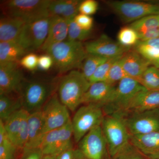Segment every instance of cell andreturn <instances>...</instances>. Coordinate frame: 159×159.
<instances>
[{
    "mask_svg": "<svg viewBox=\"0 0 159 159\" xmlns=\"http://www.w3.org/2000/svg\"><path fill=\"white\" fill-rule=\"evenodd\" d=\"M148 159H159V154L157 155L154 156L150 157L147 158Z\"/></svg>",
    "mask_w": 159,
    "mask_h": 159,
    "instance_id": "7dc6e473",
    "label": "cell"
},
{
    "mask_svg": "<svg viewBox=\"0 0 159 159\" xmlns=\"http://www.w3.org/2000/svg\"><path fill=\"white\" fill-rule=\"evenodd\" d=\"M130 142L147 158L159 154V130L139 135H130Z\"/></svg>",
    "mask_w": 159,
    "mask_h": 159,
    "instance_id": "44dd1931",
    "label": "cell"
},
{
    "mask_svg": "<svg viewBox=\"0 0 159 159\" xmlns=\"http://www.w3.org/2000/svg\"><path fill=\"white\" fill-rule=\"evenodd\" d=\"M78 144V149L85 159H104L108 152L101 125L90 131Z\"/></svg>",
    "mask_w": 159,
    "mask_h": 159,
    "instance_id": "4fadbf2b",
    "label": "cell"
},
{
    "mask_svg": "<svg viewBox=\"0 0 159 159\" xmlns=\"http://www.w3.org/2000/svg\"><path fill=\"white\" fill-rule=\"evenodd\" d=\"M39 57L33 53H29L24 56L20 61V65L29 71H33L38 65Z\"/></svg>",
    "mask_w": 159,
    "mask_h": 159,
    "instance_id": "74e56055",
    "label": "cell"
},
{
    "mask_svg": "<svg viewBox=\"0 0 159 159\" xmlns=\"http://www.w3.org/2000/svg\"><path fill=\"white\" fill-rule=\"evenodd\" d=\"M80 0H51L48 10L50 16H56L68 20L78 14Z\"/></svg>",
    "mask_w": 159,
    "mask_h": 159,
    "instance_id": "7402d4cb",
    "label": "cell"
},
{
    "mask_svg": "<svg viewBox=\"0 0 159 159\" xmlns=\"http://www.w3.org/2000/svg\"><path fill=\"white\" fill-rule=\"evenodd\" d=\"M46 52L52 57L60 74L81 69L88 54L81 42L68 39L53 45Z\"/></svg>",
    "mask_w": 159,
    "mask_h": 159,
    "instance_id": "6da1fadb",
    "label": "cell"
},
{
    "mask_svg": "<svg viewBox=\"0 0 159 159\" xmlns=\"http://www.w3.org/2000/svg\"><path fill=\"white\" fill-rule=\"evenodd\" d=\"M105 116L102 107L95 104H84L77 109L71 119L75 142L78 144L90 131L101 125Z\"/></svg>",
    "mask_w": 159,
    "mask_h": 159,
    "instance_id": "ba28073f",
    "label": "cell"
},
{
    "mask_svg": "<svg viewBox=\"0 0 159 159\" xmlns=\"http://www.w3.org/2000/svg\"><path fill=\"white\" fill-rule=\"evenodd\" d=\"M115 84L105 81L91 84L88 90L83 97L81 104H93L103 107L113 97L116 90Z\"/></svg>",
    "mask_w": 159,
    "mask_h": 159,
    "instance_id": "2e32d148",
    "label": "cell"
},
{
    "mask_svg": "<svg viewBox=\"0 0 159 159\" xmlns=\"http://www.w3.org/2000/svg\"><path fill=\"white\" fill-rule=\"evenodd\" d=\"M156 110H159V90L146 89L140 92L133 99L126 116L132 113Z\"/></svg>",
    "mask_w": 159,
    "mask_h": 159,
    "instance_id": "ffe728a7",
    "label": "cell"
},
{
    "mask_svg": "<svg viewBox=\"0 0 159 159\" xmlns=\"http://www.w3.org/2000/svg\"><path fill=\"white\" fill-rule=\"evenodd\" d=\"M133 48L152 64L154 65L159 58V37L145 41L139 40Z\"/></svg>",
    "mask_w": 159,
    "mask_h": 159,
    "instance_id": "d4e9b609",
    "label": "cell"
},
{
    "mask_svg": "<svg viewBox=\"0 0 159 159\" xmlns=\"http://www.w3.org/2000/svg\"><path fill=\"white\" fill-rule=\"evenodd\" d=\"M131 28L137 32L148 29H159V15H150L145 16L131 23Z\"/></svg>",
    "mask_w": 159,
    "mask_h": 159,
    "instance_id": "4dcf8cb0",
    "label": "cell"
},
{
    "mask_svg": "<svg viewBox=\"0 0 159 159\" xmlns=\"http://www.w3.org/2000/svg\"><path fill=\"white\" fill-rule=\"evenodd\" d=\"M82 155L77 149H74L73 147L64 151L57 156V159H80Z\"/></svg>",
    "mask_w": 159,
    "mask_h": 159,
    "instance_id": "b9f144b4",
    "label": "cell"
},
{
    "mask_svg": "<svg viewBox=\"0 0 159 159\" xmlns=\"http://www.w3.org/2000/svg\"><path fill=\"white\" fill-rule=\"evenodd\" d=\"M69 22L58 16H50L48 36L40 50L46 52L53 45L65 40L68 36Z\"/></svg>",
    "mask_w": 159,
    "mask_h": 159,
    "instance_id": "ac0fdd59",
    "label": "cell"
},
{
    "mask_svg": "<svg viewBox=\"0 0 159 159\" xmlns=\"http://www.w3.org/2000/svg\"><path fill=\"white\" fill-rule=\"evenodd\" d=\"M107 143L109 155L114 159L130 144V135L124 118L116 115L106 116L101 125Z\"/></svg>",
    "mask_w": 159,
    "mask_h": 159,
    "instance_id": "5b68a950",
    "label": "cell"
},
{
    "mask_svg": "<svg viewBox=\"0 0 159 159\" xmlns=\"http://www.w3.org/2000/svg\"><path fill=\"white\" fill-rule=\"evenodd\" d=\"M29 113L26 111L23 116L19 132L18 135L16 146L17 148L24 149L28 141L29 136L28 116Z\"/></svg>",
    "mask_w": 159,
    "mask_h": 159,
    "instance_id": "e575fe53",
    "label": "cell"
},
{
    "mask_svg": "<svg viewBox=\"0 0 159 159\" xmlns=\"http://www.w3.org/2000/svg\"><path fill=\"white\" fill-rule=\"evenodd\" d=\"M23 159H42L43 154L40 148H34L25 152Z\"/></svg>",
    "mask_w": 159,
    "mask_h": 159,
    "instance_id": "ee69618b",
    "label": "cell"
},
{
    "mask_svg": "<svg viewBox=\"0 0 159 159\" xmlns=\"http://www.w3.org/2000/svg\"><path fill=\"white\" fill-rule=\"evenodd\" d=\"M85 159V158H84V157L83 156V157H81V159Z\"/></svg>",
    "mask_w": 159,
    "mask_h": 159,
    "instance_id": "681fc988",
    "label": "cell"
},
{
    "mask_svg": "<svg viewBox=\"0 0 159 159\" xmlns=\"http://www.w3.org/2000/svg\"><path fill=\"white\" fill-rule=\"evenodd\" d=\"M69 111L54 93L42 109L44 120L43 134L66 125L71 119Z\"/></svg>",
    "mask_w": 159,
    "mask_h": 159,
    "instance_id": "8fae6325",
    "label": "cell"
},
{
    "mask_svg": "<svg viewBox=\"0 0 159 159\" xmlns=\"http://www.w3.org/2000/svg\"><path fill=\"white\" fill-rule=\"evenodd\" d=\"M99 7V4L95 0H85L82 1L79 8L80 14L90 16L95 14Z\"/></svg>",
    "mask_w": 159,
    "mask_h": 159,
    "instance_id": "f35d334b",
    "label": "cell"
},
{
    "mask_svg": "<svg viewBox=\"0 0 159 159\" xmlns=\"http://www.w3.org/2000/svg\"><path fill=\"white\" fill-rule=\"evenodd\" d=\"M82 157H83V156H82ZM81 158H80V159H81Z\"/></svg>",
    "mask_w": 159,
    "mask_h": 159,
    "instance_id": "816d5d0a",
    "label": "cell"
},
{
    "mask_svg": "<svg viewBox=\"0 0 159 159\" xmlns=\"http://www.w3.org/2000/svg\"><path fill=\"white\" fill-rule=\"evenodd\" d=\"M131 49L122 55L120 61L125 73L137 81L152 64Z\"/></svg>",
    "mask_w": 159,
    "mask_h": 159,
    "instance_id": "e0dca14e",
    "label": "cell"
},
{
    "mask_svg": "<svg viewBox=\"0 0 159 159\" xmlns=\"http://www.w3.org/2000/svg\"><path fill=\"white\" fill-rule=\"evenodd\" d=\"M122 56V55L119 57L109 58L107 61L99 66L92 77L89 80V81L91 84L94 83L106 81L112 66L114 63L121 58Z\"/></svg>",
    "mask_w": 159,
    "mask_h": 159,
    "instance_id": "1f68e13d",
    "label": "cell"
},
{
    "mask_svg": "<svg viewBox=\"0 0 159 159\" xmlns=\"http://www.w3.org/2000/svg\"><path fill=\"white\" fill-rule=\"evenodd\" d=\"M73 137L71 119L61 128L44 134L39 148L43 155H58L64 151L73 147Z\"/></svg>",
    "mask_w": 159,
    "mask_h": 159,
    "instance_id": "30bf717a",
    "label": "cell"
},
{
    "mask_svg": "<svg viewBox=\"0 0 159 159\" xmlns=\"http://www.w3.org/2000/svg\"><path fill=\"white\" fill-rule=\"evenodd\" d=\"M53 64L54 60L49 54H43L39 57L38 67L41 70H48Z\"/></svg>",
    "mask_w": 159,
    "mask_h": 159,
    "instance_id": "60d3db41",
    "label": "cell"
},
{
    "mask_svg": "<svg viewBox=\"0 0 159 159\" xmlns=\"http://www.w3.org/2000/svg\"><path fill=\"white\" fill-rule=\"evenodd\" d=\"M44 120L42 110L29 114L28 116L29 136L23 150L25 152L39 148L43 135Z\"/></svg>",
    "mask_w": 159,
    "mask_h": 159,
    "instance_id": "d6986e66",
    "label": "cell"
},
{
    "mask_svg": "<svg viewBox=\"0 0 159 159\" xmlns=\"http://www.w3.org/2000/svg\"><path fill=\"white\" fill-rule=\"evenodd\" d=\"M26 111L23 108L15 112L4 122L8 138L16 145L22 120Z\"/></svg>",
    "mask_w": 159,
    "mask_h": 159,
    "instance_id": "4316f807",
    "label": "cell"
},
{
    "mask_svg": "<svg viewBox=\"0 0 159 159\" xmlns=\"http://www.w3.org/2000/svg\"><path fill=\"white\" fill-rule=\"evenodd\" d=\"M29 53L16 41L0 42V63L19 62Z\"/></svg>",
    "mask_w": 159,
    "mask_h": 159,
    "instance_id": "cb8c5ba5",
    "label": "cell"
},
{
    "mask_svg": "<svg viewBox=\"0 0 159 159\" xmlns=\"http://www.w3.org/2000/svg\"><path fill=\"white\" fill-rule=\"evenodd\" d=\"M51 0H7L1 2L4 16L17 18L26 23L50 17Z\"/></svg>",
    "mask_w": 159,
    "mask_h": 159,
    "instance_id": "7a4b0ae2",
    "label": "cell"
},
{
    "mask_svg": "<svg viewBox=\"0 0 159 159\" xmlns=\"http://www.w3.org/2000/svg\"><path fill=\"white\" fill-rule=\"evenodd\" d=\"M92 34L91 31H87L81 29L75 23L74 19L69 22L67 39L82 42L88 39Z\"/></svg>",
    "mask_w": 159,
    "mask_h": 159,
    "instance_id": "d6a6232c",
    "label": "cell"
},
{
    "mask_svg": "<svg viewBox=\"0 0 159 159\" xmlns=\"http://www.w3.org/2000/svg\"><path fill=\"white\" fill-rule=\"evenodd\" d=\"M120 58L114 63L112 66L105 82L115 84L116 83H119L124 78L129 77L122 67Z\"/></svg>",
    "mask_w": 159,
    "mask_h": 159,
    "instance_id": "836d02e7",
    "label": "cell"
},
{
    "mask_svg": "<svg viewBox=\"0 0 159 159\" xmlns=\"http://www.w3.org/2000/svg\"><path fill=\"white\" fill-rule=\"evenodd\" d=\"M54 89L52 82L40 80H24L17 93L23 108L29 114L42 110L54 93Z\"/></svg>",
    "mask_w": 159,
    "mask_h": 159,
    "instance_id": "277c9868",
    "label": "cell"
},
{
    "mask_svg": "<svg viewBox=\"0 0 159 159\" xmlns=\"http://www.w3.org/2000/svg\"><path fill=\"white\" fill-rule=\"evenodd\" d=\"M10 95H0V119L4 122L12 114L23 108L20 97L15 99Z\"/></svg>",
    "mask_w": 159,
    "mask_h": 159,
    "instance_id": "484cf974",
    "label": "cell"
},
{
    "mask_svg": "<svg viewBox=\"0 0 159 159\" xmlns=\"http://www.w3.org/2000/svg\"><path fill=\"white\" fill-rule=\"evenodd\" d=\"M84 45L89 54H97L107 58L122 56L132 49L121 45L118 42L115 41L105 34Z\"/></svg>",
    "mask_w": 159,
    "mask_h": 159,
    "instance_id": "9a60e30c",
    "label": "cell"
},
{
    "mask_svg": "<svg viewBox=\"0 0 159 159\" xmlns=\"http://www.w3.org/2000/svg\"><path fill=\"white\" fill-rule=\"evenodd\" d=\"M146 89L135 80L126 77L118 83L113 97L102 107L105 116L116 115L124 117L133 99L141 91Z\"/></svg>",
    "mask_w": 159,
    "mask_h": 159,
    "instance_id": "8992f818",
    "label": "cell"
},
{
    "mask_svg": "<svg viewBox=\"0 0 159 159\" xmlns=\"http://www.w3.org/2000/svg\"><path fill=\"white\" fill-rule=\"evenodd\" d=\"M19 62L0 63V95L18 93L24 81Z\"/></svg>",
    "mask_w": 159,
    "mask_h": 159,
    "instance_id": "5bb4252c",
    "label": "cell"
},
{
    "mask_svg": "<svg viewBox=\"0 0 159 159\" xmlns=\"http://www.w3.org/2000/svg\"><path fill=\"white\" fill-rule=\"evenodd\" d=\"M123 23H132L145 16L159 15V3L134 1H104Z\"/></svg>",
    "mask_w": 159,
    "mask_h": 159,
    "instance_id": "52a82bcc",
    "label": "cell"
},
{
    "mask_svg": "<svg viewBox=\"0 0 159 159\" xmlns=\"http://www.w3.org/2000/svg\"><path fill=\"white\" fill-rule=\"evenodd\" d=\"M107 57L97 54H89L84 60L81 66V72L89 81L99 66L108 60Z\"/></svg>",
    "mask_w": 159,
    "mask_h": 159,
    "instance_id": "83f0119b",
    "label": "cell"
},
{
    "mask_svg": "<svg viewBox=\"0 0 159 159\" xmlns=\"http://www.w3.org/2000/svg\"><path fill=\"white\" fill-rule=\"evenodd\" d=\"M137 33L139 35V40L142 41H145L159 37V28L148 29Z\"/></svg>",
    "mask_w": 159,
    "mask_h": 159,
    "instance_id": "7bdbcfd3",
    "label": "cell"
},
{
    "mask_svg": "<svg viewBox=\"0 0 159 159\" xmlns=\"http://www.w3.org/2000/svg\"><path fill=\"white\" fill-rule=\"evenodd\" d=\"M9 139L4 122L0 119V144L6 139Z\"/></svg>",
    "mask_w": 159,
    "mask_h": 159,
    "instance_id": "f6af8a7d",
    "label": "cell"
},
{
    "mask_svg": "<svg viewBox=\"0 0 159 159\" xmlns=\"http://www.w3.org/2000/svg\"><path fill=\"white\" fill-rule=\"evenodd\" d=\"M17 148L9 140L0 144V159H15Z\"/></svg>",
    "mask_w": 159,
    "mask_h": 159,
    "instance_id": "8d00e7d4",
    "label": "cell"
},
{
    "mask_svg": "<svg viewBox=\"0 0 159 159\" xmlns=\"http://www.w3.org/2000/svg\"><path fill=\"white\" fill-rule=\"evenodd\" d=\"M90 85V83L82 72L73 70L60 80L57 95L69 110L74 112L81 104L83 97Z\"/></svg>",
    "mask_w": 159,
    "mask_h": 159,
    "instance_id": "3957f363",
    "label": "cell"
},
{
    "mask_svg": "<svg viewBox=\"0 0 159 159\" xmlns=\"http://www.w3.org/2000/svg\"><path fill=\"white\" fill-rule=\"evenodd\" d=\"M124 119L130 135L159 130V110L132 113L124 117Z\"/></svg>",
    "mask_w": 159,
    "mask_h": 159,
    "instance_id": "7c38bea8",
    "label": "cell"
},
{
    "mask_svg": "<svg viewBox=\"0 0 159 159\" xmlns=\"http://www.w3.org/2000/svg\"><path fill=\"white\" fill-rule=\"evenodd\" d=\"M154 65L157 67L159 68V58L158 59V60L157 61V62L154 64Z\"/></svg>",
    "mask_w": 159,
    "mask_h": 159,
    "instance_id": "c3c4849f",
    "label": "cell"
},
{
    "mask_svg": "<svg viewBox=\"0 0 159 159\" xmlns=\"http://www.w3.org/2000/svg\"><path fill=\"white\" fill-rule=\"evenodd\" d=\"M42 159H57V156L52 155H43Z\"/></svg>",
    "mask_w": 159,
    "mask_h": 159,
    "instance_id": "bcb514c9",
    "label": "cell"
},
{
    "mask_svg": "<svg viewBox=\"0 0 159 159\" xmlns=\"http://www.w3.org/2000/svg\"><path fill=\"white\" fill-rule=\"evenodd\" d=\"M74 20L81 29L87 31H91L93 25V19L90 16L80 13L74 17Z\"/></svg>",
    "mask_w": 159,
    "mask_h": 159,
    "instance_id": "ab89813d",
    "label": "cell"
},
{
    "mask_svg": "<svg viewBox=\"0 0 159 159\" xmlns=\"http://www.w3.org/2000/svg\"><path fill=\"white\" fill-rule=\"evenodd\" d=\"M113 159H148L130 143Z\"/></svg>",
    "mask_w": 159,
    "mask_h": 159,
    "instance_id": "d590c367",
    "label": "cell"
},
{
    "mask_svg": "<svg viewBox=\"0 0 159 159\" xmlns=\"http://www.w3.org/2000/svg\"><path fill=\"white\" fill-rule=\"evenodd\" d=\"M155 2L159 3V1H158V2Z\"/></svg>",
    "mask_w": 159,
    "mask_h": 159,
    "instance_id": "f907efd6",
    "label": "cell"
},
{
    "mask_svg": "<svg viewBox=\"0 0 159 159\" xmlns=\"http://www.w3.org/2000/svg\"><path fill=\"white\" fill-rule=\"evenodd\" d=\"M146 89L159 90V68L150 66L137 80Z\"/></svg>",
    "mask_w": 159,
    "mask_h": 159,
    "instance_id": "f1b7e54d",
    "label": "cell"
},
{
    "mask_svg": "<svg viewBox=\"0 0 159 159\" xmlns=\"http://www.w3.org/2000/svg\"><path fill=\"white\" fill-rule=\"evenodd\" d=\"M117 39L121 45L129 48H133L139 41L138 33L129 26L121 28Z\"/></svg>",
    "mask_w": 159,
    "mask_h": 159,
    "instance_id": "f546056e",
    "label": "cell"
},
{
    "mask_svg": "<svg viewBox=\"0 0 159 159\" xmlns=\"http://www.w3.org/2000/svg\"><path fill=\"white\" fill-rule=\"evenodd\" d=\"M26 24L25 22L17 18L1 17L0 42L16 41Z\"/></svg>",
    "mask_w": 159,
    "mask_h": 159,
    "instance_id": "603a6c76",
    "label": "cell"
},
{
    "mask_svg": "<svg viewBox=\"0 0 159 159\" xmlns=\"http://www.w3.org/2000/svg\"><path fill=\"white\" fill-rule=\"evenodd\" d=\"M50 17L25 24L16 41L28 53L40 49L48 36Z\"/></svg>",
    "mask_w": 159,
    "mask_h": 159,
    "instance_id": "9c48e42d",
    "label": "cell"
},
{
    "mask_svg": "<svg viewBox=\"0 0 159 159\" xmlns=\"http://www.w3.org/2000/svg\"></svg>",
    "mask_w": 159,
    "mask_h": 159,
    "instance_id": "f5cc1de1",
    "label": "cell"
}]
</instances>
